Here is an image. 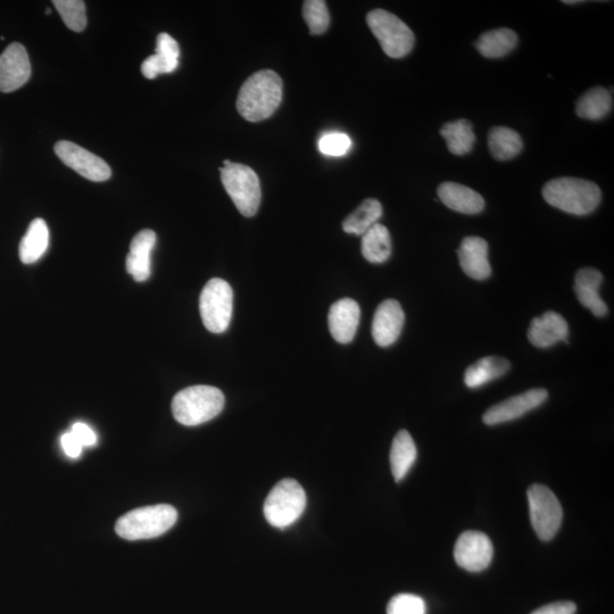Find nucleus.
Returning a JSON list of instances; mask_svg holds the SVG:
<instances>
[{
  "label": "nucleus",
  "instance_id": "1",
  "mask_svg": "<svg viewBox=\"0 0 614 614\" xmlns=\"http://www.w3.org/2000/svg\"><path fill=\"white\" fill-rule=\"evenodd\" d=\"M282 101V80L275 71L263 70L248 78L240 88L237 110L250 122L270 118Z\"/></svg>",
  "mask_w": 614,
  "mask_h": 614
},
{
  "label": "nucleus",
  "instance_id": "2",
  "mask_svg": "<svg viewBox=\"0 0 614 614\" xmlns=\"http://www.w3.org/2000/svg\"><path fill=\"white\" fill-rule=\"evenodd\" d=\"M543 197L555 209L574 215L591 214L600 205L602 193L592 181L563 177L544 186Z\"/></svg>",
  "mask_w": 614,
  "mask_h": 614
},
{
  "label": "nucleus",
  "instance_id": "3",
  "mask_svg": "<svg viewBox=\"0 0 614 614\" xmlns=\"http://www.w3.org/2000/svg\"><path fill=\"white\" fill-rule=\"evenodd\" d=\"M226 398L217 387L192 386L182 389L172 401V413L181 425L194 427L218 417Z\"/></svg>",
  "mask_w": 614,
  "mask_h": 614
},
{
  "label": "nucleus",
  "instance_id": "4",
  "mask_svg": "<svg viewBox=\"0 0 614 614\" xmlns=\"http://www.w3.org/2000/svg\"><path fill=\"white\" fill-rule=\"evenodd\" d=\"M178 520L173 506L159 504L145 506L124 514L115 525L116 534L128 541L151 539L167 533Z\"/></svg>",
  "mask_w": 614,
  "mask_h": 614
},
{
  "label": "nucleus",
  "instance_id": "5",
  "mask_svg": "<svg viewBox=\"0 0 614 614\" xmlns=\"http://www.w3.org/2000/svg\"><path fill=\"white\" fill-rule=\"evenodd\" d=\"M223 165L220 172L224 189L244 217H254L262 198L259 177L247 165L230 161H224Z\"/></svg>",
  "mask_w": 614,
  "mask_h": 614
},
{
  "label": "nucleus",
  "instance_id": "6",
  "mask_svg": "<svg viewBox=\"0 0 614 614\" xmlns=\"http://www.w3.org/2000/svg\"><path fill=\"white\" fill-rule=\"evenodd\" d=\"M304 488L294 479H284L272 488L264 503V516L269 524L285 529L302 517L306 508Z\"/></svg>",
  "mask_w": 614,
  "mask_h": 614
},
{
  "label": "nucleus",
  "instance_id": "7",
  "mask_svg": "<svg viewBox=\"0 0 614 614\" xmlns=\"http://www.w3.org/2000/svg\"><path fill=\"white\" fill-rule=\"evenodd\" d=\"M199 311L204 326L213 334L229 328L234 311V292L226 280L213 278L205 285L199 298Z\"/></svg>",
  "mask_w": 614,
  "mask_h": 614
},
{
  "label": "nucleus",
  "instance_id": "8",
  "mask_svg": "<svg viewBox=\"0 0 614 614\" xmlns=\"http://www.w3.org/2000/svg\"><path fill=\"white\" fill-rule=\"evenodd\" d=\"M367 22L387 56L402 58L412 52L416 38L396 15L385 10H375L368 14Z\"/></svg>",
  "mask_w": 614,
  "mask_h": 614
},
{
  "label": "nucleus",
  "instance_id": "9",
  "mask_svg": "<svg viewBox=\"0 0 614 614\" xmlns=\"http://www.w3.org/2000/svg\"><path fill=\"white\" fill-rule=\"evenodd\" d=\"M527 495L531 525L542 541L549 542L558 534L562 525L561 503L551 489L544 485L531 486Z\"/></svg>",
  "mask_w": 614,
  "mask_h": 614
},
{
  "label": "nucleus",
  "instance_id": "10",
  "mask_svg": "<svg viewBox=\"0 0 614 614\" xmlns=\"http://www.w3.org/2000/svg\"><path fill=\"white\" fill-rule=\"evenodd\" d=\"M55 153L66 167L78 172L80 176L95 182L109 180L112 176L110 165L101 157L87 151L68 140L58 141Z\"/></svg>",
  "mask_w": 614,
  "mask_h": 614
},
{
  "label": "nucleus",
  "instance_id": "11",
  "mask_svg": "<svg viewBox=\"0 0 614 614\" xmlns=\"http://www.w3.org/2000/svg\"><path fill=\"white\" fill-rule=\"evenodd\" d=\"M494 547L491 539L480 531L461 534L454 547V559L469 572H480L491 566Z\"/></svg>",
  "mask_w": 614,
  "mask_h": 614
},
{
  "label": "nucleus",
  "instance_id": "12",
  "mask_svg": "<svg viewBox=\"0 0 614 614\" xmlns=\"http://www.w3.org/2000/svg\"><path fill=\"white\" fill-rule=\"evenodd\" d=\"M549 397V393L543 388H534L530 391L513 396L492 406L484 414L483 421L487 426L501 425L524 417L530 411L541 406Z\"/></svg>",
  "mask_w": 614,
  "mask_h": 614
},
{
  "label": "nucleus",
  "instance_id": "13",
  "mask_svg": "<svg viewBox=\"0 0 614 614\" xmlns=\"http://www.w3.org/2000/svg\"><path fill=\"white\" fill-rule=\"evenodd\" d=\"M30 77L31 64L26 47L11 44L0 55V91L13 93L26 85Z\"/></svg>",
  "mask_w": 614,
  "mask_h": 614
},
{
  "label": "nucleus",
  "instance_id": "14",
  "mask_svg": "<svg viewBox=\"0 0 614 614\" xmlns=\"http://www.w3.org/2000/svg\"><path fill=\"white\" fill-rule=\"evenodd\" d=\"M405 314L400 303L387 300L378 306L372 321V337L380 347L393 345L402 334Z\"/></svg>",
  "mask_w": 614,
  "mask_h": 614
},
{
  "label": "nucleus",
  "instance_id": "15",
  "mask_svg": "<svg viewBox=\"0 0 614 614\" xmlns=\"http://www.w3.org/2000/svg\"><path fill=\"white\" fill-rule=\"evenodd\" d=\"M361 310L351 298L336 302L329 311V330L339 344L351 343L360 325Z\"/></svg>",
  "mask_w": 614,
  "mask_h": 614
},
{
  "label": "nucleus",
  "instance_id": "16",
  "mask_svg": "<svg viewBox=\"0 0 614 614\" xmlns=\"http://www.w3.org/2000/svg\"><path fill=\"white\" fill-rule=\"evenodd\" d=\"M461 268L471 279L486 280L492 275L488 260V244L480 237H467L458 250Z\"/></svg>",
  "mask_w": 614,
  "mask_h": 614
},
{
  "label": "nucleus",
  "instance_id": "17",
  "mask_svg": "<svg viewBox=\"0 0 614 614\" xmlns=\"http://www.w3.org/2000/svg\"><path fill=\"white\" fill-rule=\"evenodd\" d=\"M180 47L176 39L168 33H161L157 37L156 53L146 58L141 64V73L147 79H155L161 74L172 73L178 69Z\"/></svg>",
  "mask_w": 614,
  "mask_h": 614
},
{
  "label": "nucleus",
  "instance_id": "18",
  "mask_svg": "<svg viewBox=\"0 0 614 614\" xmlns=\"http://www.w3.org/2000/svg\"><path fill=\"white\" fill-rule=\"evenodd\" d=\"M155 244L156 234L153 230L148 229L141 230L131 240L126 267L129 275L137 282H144L151 277V256Z\"/></svg>",
  "mask_w": 614,
  "mask_h": 614
},
{
  "label": "nucleus",
  "instance_id": "19",
  "mask_svg": "<svg viewBox=\"0 0 614 614\" xmlns=\"http://www.w3.org/2000/svg\"><path fill=\"white\" fill-rule=\"evenodd\" d=\"M568 335L567 321L562 315L555 312H546L541 318H535L531 321L528 330L530 343L538 348H547L559 342H567Z\"/></svg>",
  "mask_w": 614,
  "mask_h": 614
},
{
  "label": "nucleus",
  "instance_id": "20",
  "mask_svg": "<svg viewBox=\"0 0 614 614\" xmlns=\"http://www.w3.org/2000/svg\"><path fill=\"white\" fill-rule=\"evenodd\" d=\"M602 282V273L592 268L579 270L575 280V293L579 303L597 318L605 317L608 313V306L599 293Z\"/></svg>",
  "mask_w": 614,
  "mask_h": 614
},
{
  "label": "nucleus",
  "instance_id": "21",
  "mask_svg": "<svg viewBox=\"0 0 614 614\" xmlns=\"http://www.w3.org/2000/svg\"><path fill=\"white\" fill-rule=\"evenodd\" d=\"M437 193L443 204L455 212L472 215L485 209L483 196L456 182H444L438 187Z\"/></svg>",
  "mask_w": 614,
  "mask_h": 614
},
{
  "label": "nucleus",
  "instance_id": "22",
  "mask_svg": "<svg viewBox=\"0 0 614 614\" xmlns=\"http://www.w3.org/2000/svg\"><path fill=\"white\" fill-rule=\"evenodd\" d=\"M510 368L511 364L508 360L499 358V356H488L470 365L464 373V383L468 388L476 389L503 377Z\"/></svg>",
  "mask_w": 614,
  "mask_h": 614
},
{
  "label": "nucleus",
  "instance_id": "23",
  "mask_svg": "<svg viewBox=\"0 0 614 614\" xmlns=\"http://www.w3.org/2000/svg\"><path fill=\"white\" fill-rule=\"evenodd\" d=\"M417 456V446L409 431H398L391 450V468L397 483H401L408 476Z\"/></svg>",
  "mask_w": 614,
  "mask_h": 614
},
{
  "label": "nucleus",
  "instance_id": "24",
  "mask_svg": "<svg viewBox=\"0 0 614 614\" xmlns=\"http://www.w3.org/2000/svg\"><path fill=\"white\" fill-rule=\"evenodd\" d=\"M49 246V229L43 219L30 223L20 244V260L24 264L36 263L45 255Z\"/></svg>",
  "mask_w": 614,
  "mask_h": 614
},
{
  "label": "nucleus",
  "instance_id": "25",
  "mask_svg": "<svg viewBox=\"0 0 614 614\" xmlns=\"http://www.w3.org/2000/svg\"><path fill=\"white\" fill-rule=\"evenodd\" d=\"M364 259L370 263L386 262L392 255V239L388 229L377 223L362 236L361 244Z\"/></svg>",
  "mask_w": 614,
  "mask_h": 614
},
{
  "label": "nucleus",
  "instance_id": "26",
  "mask_svg": "<svg viewBox=\"0 0 614 614\" xmlns=\"http://www.w3.org/2000/svg\"><path fill=\"white\" fill-rule=\"evenodd\" d=\"M517 44V33L502 28L483 33L475 46L477 51L486 58H501L510 54Z\"/></svg>",
  "mask_w": 614,
  "mask_h": 614
},
{
  "label": "nucleus",
  "instance_id": "27",
  "mask_svg": "<svg viewBox=\"0 0 614 614\" xmlns=\"http://www.w3.org/2000/svg\"><path fill=\"white\" fill-rule=\"evenodd\" d=\"M613 107V97L608 89L595 87L589 89L576 104L579 118L599 121L607 116Z\"/></svg>",
  "mask_w": 614,
  "mask_h": 614
},
{
  "label": "nucleus",
  "instance_id": "28",
  "mask_svg": "<svg viewBox=\"0 0 614 614\" xmlns=\"http://www.w3.org/2000/svg\"><path fill=\"white\" fill-rule=\"evenodd\" d=\"M383 217V206L375 198H368L343 222L347 234L363 236Z\"/></svg>",
  "mask_w": 614,
  "mask_h": 614
},
{
  "label": "nucleus",
  "instance_id": "29",
  "mask_svg": "<svg viewBox=\"0 0 614 614\" xmlns=\"http://www.w3.org/2000/svg\"><path fill=\"white\" fill-rule=\"evenodd\" d=\"M488 147L497 161H509L521 153L524 143L517 131L494 127L488 134Z\"/></svg>",
  "mask_w": 614,
  "mask_h": 614
},
{
  "label": "nucleus",
  "instance_id": "30",
  "mask_svg": "<svg viewBox=\"0 0 614 614\" xmlns=\"http://www.w3.org/2000/svg\"><path fill=\"white\" fill-rule=\"evenodd\" d=\"M441 135L450 152L459 156L470 153L476 141L471 122L463 119L445 123L441 129Z\"/></svg>",
  "mask_w": 614,
  "mask_h": 614
},
{
  "label": "nucleus",
  "instance_id": "31",
  "mask_svg": "<svg viewBox=\"0 0 614 614\" xmlns=\"http://www.w3.org/2000/svg\"><path fill=\"white\" fill-rule=\"evenodd\" d=\"M53 5L60 13L65 26L74 32L84 31L87 27L86 4L82 0H54Z\"/></svg>",
  "mask_w": 614,
  "mask_h": 614
},
{
  "label": "nucleus",
  "instance_id": "32",
  "mask_svg": "<svg viewBox=\"0 0 614 614\" xmlns=\"http://www.w3.org/2000/svg\"><path fill=\"white\" fill-rule=\"evenodd\" d=\"M303 16L312 35H322L323 32L327 31L330 15L327 4L323 0H307V2H304Z\"/></svg>",
  "mask_w": 614,
  "mask_h": 614
},
{
  "label": "nucleus",
  "instance_id": "33",
  "mask_svg": "<svg viewBox=\"0 0 614 614\" xmlns=\"http://www.w3.org/2000/svg\"><path fill=\"white\" fill-rule=\"evenodd\" d=\"M387 614H427V605L418 595L398 594L389 601Z\"/></svg>",
  "mask_w": 614,
  "mask_h": 614
},
{
  "label": "nucleus",
  "instance_id": "34",
  "mask_svg": "<svg viewBox=\"0 0 614 614\" xmlns=\"http://www.w3.org/2000/svg\"><path fill=\"white\" fill-rule=\"evenodd\" d=\"M319 149L327 156H344L352 148V140L343 132H329L319 140Z\"/></svg>",
  "mask_w": 614,
  "mask_h": 614
},
{
  "label": "nucleus",
  "instance_id": "35",
  "mask_svg": "<svg viewBox=\"0 0 614 614\" xmlns=\"http://www.w3.org/2000/svg\"><path fill=\"white\" fill-rule=\"evenodd\" d=\"M72 434L77 437L82 447H91L97 443V435L86 423L78 422L72 427Z\"/></svg>",
  "mask_w": 614,
  "mask_h": 614
},
{
  "label": "nucleus",
  "instance_id": "36",
  "mask_svg": "<svg viewBox=\"0 0 614 614\" xmlns=\"http://www.w3.org/2000/svg\"><path fill=\"white\" fill-rule=\"evenodd\" d=\"M577 607L569 601L555 602L539 608L531 614H575Z\"/></svg>",
  "mask_w": 614,
  "mask_h": 614
},
{
  "label": "nucleus",
  "instance_id": "37",
  "mask_svg": "<svg viewBox=\"0 0 614 614\" xmlns=\"http://www.w3.org/2000/svg\"><path fill=\"white\" fill-rule=\"evenodd\" d=\"M61 443L66 455L70 456L72 459L79 458L82 448H84L78 441L77 437L72 434V431L62 436Z\"/></svg>",
  "mask_w": 614,
  "mask_h": 614
},
{
  "label": "nucleus",
  "instance_id": "38",
  "mask_svg": "<svg viewBox=\"0 0 614 614\" xmlns=\"http://www.w3.org/2000/svg\"><path fill=\"white\" fill-rule=\"evenodd\" d=\"M51 13H52V11H51V10H49V8H47V10H46V14H47V15H49V14H51Z\"/></svg>",
  "mask_w": 614,
  "mask_h": 614
}]
</instances>
